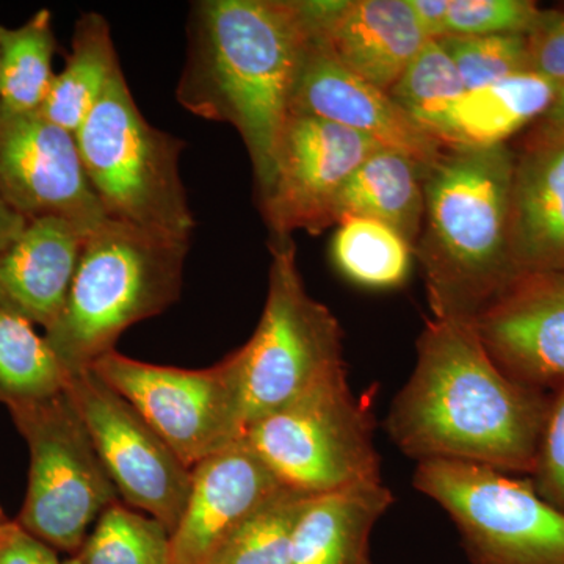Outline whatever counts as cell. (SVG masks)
I'll return each instance as SVG.
<instances>
[{"instance_id":"obj_36","label":"cell","mask_w":564,"mask_h":564,"mask_svg":"<svg viewBox=\"0 0 564 564\" xmlns=\"http://www.w3.org/2000/svg\"><path fill=\"white\" fill-rule=\"evenodd\" d=\"M28 221L0 195V252L6 251L21 236Z\"/></svg>"},{"instance_id":"obj_39","label":"cell","mask_w":564,"mask_h":564,"mask_svg":"<svg viewBox=\"0 0 564 564\" xmlns=\"http://www.w3.org/2000/svg\"><path fill=\"white\" fill-rule=\"evenodd\" d=\"M63 564H80V562L77 556H70V558L66 560V562H63Z\"/></svg>"},{"instance_id":"obj_19","label":"cell","mask_w":564,"mask_h":564,"mask_svg":"<svg viewBox=\"0 0 564 564\" xmlns=\"http://www.w3.org/2000/svg\"><path fill=\"white\" fill-rule=\"evenodd\" d=\"M311 29L345 68L386 93L429 41L406 0H337Z\"/></svg>"},{"instance_id":"obj_33","label":"cell","mask_w":564,"mask_h":564,"mask_svg":"<svg viewBox=\"0 0 564 564\" xmlns=\"http://www.w3.org/2000/svg\"><path fill=\"white\" fill-rule=\"evenodd\" d=\"M530 65L534 73L562 85L564 82V13L544 10L529 36Z\"/></svg>"},{"instance_id":"obj_11","label":"cell","mask_w":564,"mask_h":564,"mask_svg":"<svg viewBox=\"0 0 564 564\" xmlns=\"http://www.w3.org/2000/svg\"><path fill=\"white\" fill-rule=\"evenodd\" d=\"M66 392L120 497L172 534L191 492L192 467L91 369L69 375Z\"/></svg>"},{"instance_id":"obj_2","label":"cell","mask_w":564,"mask_h":564,"mask_svg":"<svg viewBox=\"0 0 564 564\" xmlns=\"http://www.w3.org/2000/svg\"><path fill=\"white\" fill-rule=\"evenodd\" d=\"M311 33L302 0H202L188 14L177 102L240 133L259 203L272 188L278 144Z\"/></svg>"},{"instance_id":"obj_15","label":"cell","mask_w":564,"mask_h":564,"mask_svg":"<svg viewBox=\"0 0 564 564\" xmlns=\"http://www.w3.org/2000/svg\"><path fill=\"white\" fill-rule=\"evenodd\" d=\"M474 326L511 380L544 392L564 383V272L518 274Z\"/></svg>"},{"instance_id":"obj_3","label":"cell","mask_w":564,"mask_h":564,"mask_svg":"<svg viewBox=\"0 0 564 564\" xmlns=\"http://www.w3.org/2000/svg\"><path fill=\"white\" fill-rule=\"evenodd\" d=\"M514 152L445 148L423 177L414 256L434 318L474 322L518 276L510 252Z\"/></svg>"},{"instance_id":"obj_28","label":"cell","mask_w":564,"mask_h":564,"mask_svg":"<svg viewBox=\"0 0 564 564\" xmlns=\"http://www.w3.org/2000/svg\"><path fill=\"white\" fill-rule=\"evenodd\" d=\"M74 556L80 564H170V532L118 500L99 516Z\"/></svg>"},{"instance_id":"obj_8","label":"cell","mask_w":564,"mask_h":564,"mask_svg":"<svg viewBox=\"0 0 564 564\" xmlns=\"http://www.w3.org/2000/svg\"><path fill=\"white\" fill-rule=\"evenodd\" d=\"M413 486L451 516L473 564H564V514L532 480L480 464L417 463Z\"/></svg>"},{"instance_id":"obj_23","label":"cell","mask_w":564,"mask_h":564,"mask_svg":"<svg viewBox=\"0 0 564 564\" xmlns=\"http://www.w3.org/2000/svg\"><path fill=\"white\" fill-rule=\"evenodd\" d=\"M120 68L109 21L95 11L82 14L74 25L65 68L55 74L40 113L76 133Z\"/></svg>"},{"instance_id":"obj_29","label":"cell","mask_w":564,"mask_h":564,"mask_svg":"<svg viewBox=\"0 0 564 564\" xmlns=\"http://www.w3.org/2000/svg\"><path fill=\"white\" fill-rule=\"evenodd\" d=\"M466 93L459 70L440 40H429L393 84L389 96L419 124Z\"/></svg>"},{"instance_id":"obj_14","label":"cell","mask_w":564,"mask_h":564,"mask_svg":"<svg viewBox=\"0 0 564 564\" xmlns=\"http://www.w3.org/2000/svg\"><path fill=\"white\" fill-rule=\"evenodd\" d=\"M291 113L321 118L364 133L381 147L408 155L423 173L440 161L447 148L414 121L389 93L345 68L314 31L293 88Z\"/></svg>"},{"instance_id":"obj_6","label":"cell","mask_w":564,"mask_h":564,"mask_svg":"<svg viewBox=\"0 0 564 564\" xmlns=\"http://www.w3.org/2000/svg\"><path fill=\"white\" fill-rule=\"evenodd\" d=\"M269 292L258 328L231 352L242 384L245 432L345 367L343 328L306 291L293 237L270 240Z\"/></svg>"},{"instance_id":"obj_4","label":"cell","mask_w":564,"mask_h":564,"mask_svg":"<svg viewBox=\"0 0 564 564\" xmlns=\"http://www.w3.org/2000/svg\"><path fill=\"white\" fill-rule=\"evenodd\" d=\"M188 248L111 218L88 234L65 306L44 332L68 375L91 369L126 329L180 300Z\"/></svg>"},{"instance_id":"obj_10","label":"cell","mask_w":564,"mask_h":564,"mask_svg":"<svg viewBox=\"0 0 564 564\" xmlns=\"http://www.w3.org/2000/svg\"><path fill=\"white\" fill-rule=\"evenodd\" d=\"M93 372L124 397L188 467L245 436L242 384L232 355L209 369L137 361L111 350Z\"/></svg>"},{"instance_id":"obj_20","label":"cell","mask_w":564,"mask_h":564,"mask_svg":"<svg viewBox=\"0 0 564 564\" xmlns=\"http://www.w3.org/2000/svg\"><path fill=\"white\" fill-rule=\"evenodd\" d=\"M560 85L525 70L463 93L423 124L447 148H492L551 109Z\"/></svg>"},{"instance_id":"obj_21","label":"cell","mask_w":564,"mask_h":564,"mask_svg":"<svg viewBox=\"0 0 564 564\" xmlns=\"http://www.w3.org/2000/svg\"><path fill=\"white\" fill-rule=\"evenodd\" d=\"M392 502L383 481L314 496L293 534L291 564H372L370 538Z\"/></svg>"},{"instance_id":"obj_9","label":"cell","mask_w":564,"mask_h":564,"mask_svg":"<svg viewBox=\"0 0 564 564\" xmlns=\"http://www.w3.org/2000/svg\"><path fill=\"white\" fill-rule=\"evenodd\" d=\"M10 411L31 447L28 497L18 524L55 551L77 555L93 522L120 494L66 389Z\"/></svg>"},{"instance_id":"obj_18","label":"cell","mask_w":564,"mask_h":564,"mask_svg":"<svg viewBox=\"0 0 564 564\" xmlns=\"http://www.w3.org/2000/svg\"><path fill=\"white\" fill-rule=\"evenodd\" d=\"M87 236L63 218L29 220L0 252V302L46 332L68 299Z\"/></svg>"},{"instance_id":"obj_31","label":"cell","mask_w":564,"mask_h":564,"mask_svg":"<svg viewBox=\"0 0 564 564\" xmlns=\"http://www.w3.org/2000/svg\"><path fill=\"white\" fill-rule=\"evenodd\" d=\"M543 13L530 0H451L445 36H529Z\"/></svg>"},{"instance_id":"obj_32","label":"cell","mask_w":564,"mask_h":564,"mask_svg":"<svg viewBox=\"0 0 564 564\" xmlns=\"http://www.w3.org/2000/svg\"><path fill=\"white\" fill-rule=\"evenodd\" d=\"M530 480L545 502L564 514V383L551 392Z\"/></svg>"},{"instance_id":"obj_13","label":"cell","mask_w":564,"mask_h":564,"mask_svg":"<svg viewBox=\"0 0 564 564\" xmlns=\"http://www.w3.org/2000/svg\"><path fill=\"white\" fill-rule=\"evenodd\" d=\"M0 195L25 220L58 217L90 234L107 220L76 135L36 113L0 109Z\"/></svg>"},{"instance_id":"obj_16","label":"cell","mask_w":564,"mask_h":564,"mask_svg":"<svg viewBox=\"0 0 564 564\" xmlns=\"http://www.w3.org/2000/svg\"><path fill=\"white\" fill-rule=\"evenodd\" d=\"M281 486L245 437L193 466L184 513L170 534V564H209Z\"/></svg>"},{"instance_id":"obj_35","label":"cell","mask_w":564,"mask_h":564,"mask_svg":"<svg viewBox=\"0 0 564 564\" xmlns=\"http://www.w3.org/2000/svg\"><path fill=\"white\" fill-rule=\"evenodd\" d=\"M406 2L426 40H441L447 35L451 0H406Z\"/></svg>"},{"instance_id":"obj_38","label":"cell","mask_w":564,"mask_h":564,"mask_svg":"<svg viewBox=\"0 0 564 564\" xmlns=\"http://www.w3.org/2000/svg\"><path fill=\"white\" fill-rule=\"evenodd\" d=\"M14 525H17V522H10L9 519L3 516L2 511H0V544L6 541V538L9 536Z\"/></svg>"},{"instance_id":"obj_5","label":"cell","mask_w":564,"mask_h":564,"mask_svg":"<svg viewBox=\"0 0 564 564\" xmlns=\"http://www.w3.org/2000/svg\"><path fill=\"white\" fill-rule=\"evenodd\" d=\"M74 135L107 217L191 240L195 218L180 172L187 143L148 122L122 68Z\"/></svg>"},{"instance_id":"obj_27","label":"cell","mask_w":564,"mask_h":564,"mask_svg":"<svg viewBox=\"0 0 564 564\" xmlns=\"http://www.w3.org/2000/svg\"><path fill=\"white\" fill-rule=\"evenodd\" d=\"M313 497L282 485L237 529L209 564H291L293 534Z\"/></svg>"},{"instance_id":"obj_25","label":"cell","mask_w":564,"mask_h":564,"mask_svg":"<svg viewBox=\"0 0 564 564\" xmlns=\"http://www.w3.org/2000/svg\"><path fill=\"white\" fill-rule=\"evenodd\" d=\"M69 375L35 325L0 302V402L10 408L65 391Z\"/></svg>"},{"instance_id":"obj_22","label":"cell","mask_w":564,"mask_h":564,"mask_svg":"<svg viewBox=\"0 0 564 564\" xmlns=\"http://www.w3.org/2000/svg\"><path fill=\"white\" fill-rule=\"evenodd\" d=\"M421 166L402 152L380 148L351 174L336 204L340 218L367 217L391 226L411 245L421 236L425 195Z\"/></svg>"},{"instance_id":"obj_12","label":"cell","mask_w":564,"mask_h":564,"mask_svg":"<svg viewBox=\"0 0 564 564\" xmlns=\"http://www.w3.org/2000/svg\"><path fill=\"white\" fill-rule=\"evenodd\" d=\"M381 144L334 122L289 115L278 144L272 188L259 203L270 240L317 236L336 225V204L351 174Z\"/></svg>"},{"instance_id":"obj_17","label":"cell","mask_w":564,"mask_h":564,"mask_svg":"<svg viewBox=\"0 0 564 564\" xmlns=\"http://www.w3.org/2000/svg\"><path fill=\"white\" fill-rule=\"evenodd\" d=\"M510 252L516 272H564V128L540 121L514 154Z\"/></svg>"},{"instance_id":"obj_7","label":"cell","mask_w":564,"mask_h":564,"mask_svg":"<svg viewBox=\"0 0 564 564\" xmlns=\"http://www.w3.org/2000/svg\"><path fill=\"white\" fill-rule=\"evenodd\" d=\"M373 430L372 411L352 393L343 367L252 423L243 437L282 485L322 496L383 481Z\"/></svg>"},{"instance_id":"obj_24","label":"cell","mask_w":564,"mask_h":564,"mask_svg":"<svg viewBox=\"0 0 564 564\" xmlns=\"http://www.w3.org/2000/svg\"><path fill=\"white\" fill-rule=\"evenodd\" d=\"M57 40L47 9L20 25H0V109L36 113L43 109L54 84L52 68Z\"/></svg>"},{"instance_id":"obj_26","label":"cell","mask_w":564,"mask_h":564,"mask_svg":"<svg viewBox=\"0 0 564 564\" xmlns=\"http://www.w3.org/2000/svg\"><path fill=\"white\" fill-rule=\"evenodd\" d=\"M414 247L384 223L367 217L340 218L332 240L336 269L352 284L388 291L406 282Z\"/></svg>"},{"instance_id":"obj_30","label":"cell","mask_w":564,"mask_h":564,"mask_svg":"<svg viewBox=\"0 0 564 564\" xmlns=\"http://www.w3.org/2000/svg\"><path fill=\"white\" fill-rule=\"evenodd\" d=\"M440 43L458 68L466 91L532 70L524 35L444 36Z\"/></svg>"},{"instance_id":"obj_1","label":"cell","mask_w":564,"mask_h":564,"mask_svg":"<svg viewBox=\"0 0 564 564\" xmlns=\"http://www.w3.org/2000/svg\"><path fill=\"white\" fill-rule=\"evenodd\" d=\"M551 392L511 380L474 322L430 318L417 361L384 426L414 462L447 459L532 475Z\"/></svg>"},{"instance_id":"obj_34","label":"cell","mask_w":564,"mask_h":564,"mask_svg":"<svg viewBox=\"0 0 564 564\" xmlns=\"http://www.w3.org/2000/svg\"><path fill=\"white\" fill-rule=\"evenodd\" d=\"M0 564H63L57 552L39 538L14 525L9 536L0 544Z\"/></svg>"},{"instance_id":"obj_37","label":"cell","mask_w":564,"mask_h":564,"mask_svg":"<svg viewBox=\"0 0 564 564\" xmlns=\"http://www.w3.org/2000/svg\"><path fill=\"white\" fill-rule=\"evenodd\" d=\"M541 121L547 122V124L558 126V128H564V82L560 85L558 91H556L551 109L545 111Z\"/></svg>"}]
</instances>
